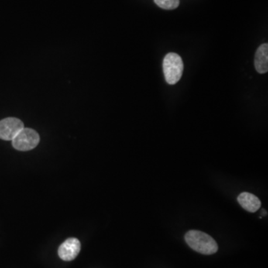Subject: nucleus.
<instances>
[{"label": "nucleus", "instance_id": "nucleus-1", "mask_svg": "<svg viewBox=\"0 0 268 268\" xmlns=\"http://www.w3.org/2000/svg\"><path fill=\"white\" fill-rule=\"evenodd\" d=\"M186 243L196 252L211 255L218 251L216 241L208 234L198 230L189 231L185 235Z\"/></svg>", "mask_w": 268, "mask_h": 268}, {"label": "nucleus", "instance_id": "nucleus-2", "mask_svg": "<svg viewBox=\"0 0 268 268\" xmlns=\"http://www.w3.org/2000/svg\"><path fill=\"white\" fill-rule=\"evenodd\" d=\"M163 67L166 82L171 85L177 84L183 75V63L181 57L173 52L167 54L163 59Z\"/></svg>", "mask_w": 268, "mask_h": 268}, {"label": "nucleus", "instance_id": "nucleus-3", "mask_svg": "<svg viewBox=\"0 0 268 268\" xmlns=\"http://www.w3.org/2000/svg\"><path fill=\"white\" fill-rule=\"evenodd\" d=\"M39 136L38 132L31 128H24L12 140V145L16 150L27 152L38 146Z\"/></svg>", "mask_w": 268, "mask_h": 268}, {"label": "nucleus", "instance_id": "nucleus-4", "mask_svg": "<svg viewBox=\"0 0 268 268\" xmlns=\"http://www.w3.org/2000/svg\"><path fill=\"white\" fill-rule=\"evenodd\" d=\"M23 128V122L19 118H4L0 121V139L13 140Z\"/></svg>", "mask_w": 268, "mask_h": 268}, {"label": "nucleus", "instance_id": "nucleus-5", "mask_svg": "<svg viewBox=\"0 0 268 268\" xmlns=\"http://www.w3.org/2000/svg\"><path fill=\"white\" fill-rule=\"evenodd\" d=\"M80 250V243L77 238L66 240L58 249L59 257L63 261L70 262L77 257Z\"/></svg>", "mask_w": 268, "mask_h": 268}, {"label": "nucleus", "instance_id": "nucleus-6", "mask_svg": "<svg viewBox=\"0 0 268 268\" xmlns=\"http://www.w3.org/2000/svg\"><path fill=\"white\" fill-rule=\"evenodd\" d=\"M255 67L256 71L260 74L268 71V44L264 43L258 48L255 56Z\"/></svg>", "mask_w": 268, "mask_h": 268}, {"label": "nucleus", "instance_id": "nucleus-7", "mask_svg": "<svg viewBox=\"0 0 268 268\" xmlns=\"http://www.w3.org/2000/svg\"><path fill=\"white\" fill-rule=\"evenodd\" d=\"M238 201L241 207L249 212H256L261 207L260 200L251 193H241L238 195Z\"/></svg>", "mask_w": 268, "mask_h": 268}, {"label": "nucleus", "instance_id": "nucleus-8", "mask_svg": "<svg viewBox=\"0 0 268 268\" xmlns=\"http://www.w3.org/2000/svg\"><path fill=\"white\" fill-rule=\"evenodd\" d=\"M159 8L166 10H173L180 5V0H154Z\"/></svg>", "mask_w": 268, "mask_h": 268}]
</instances>
